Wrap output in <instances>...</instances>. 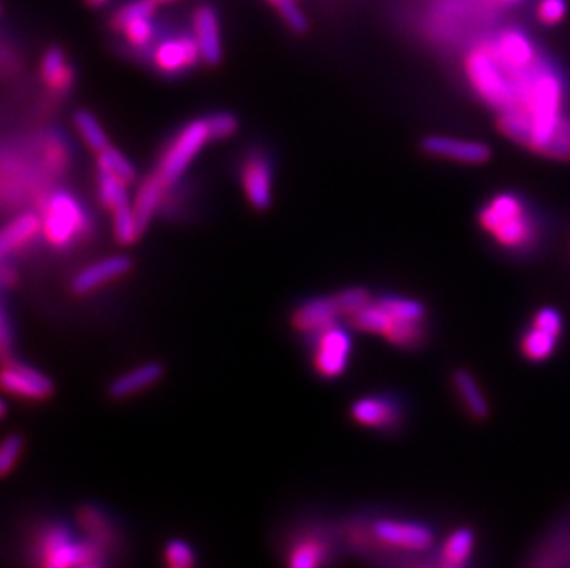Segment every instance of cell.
Here are the masks:
<instances>
[{
	"instance_id": "35",
	"label": "cell",
	"mask_w": 570,
	"mask_h": 568,
	"mask_svg": "<svg viewBox=\"0 0 570 568\" xmlns=\"http://www.w3.org/2000/svg\"><path fill=\"white\" fill-rule=\"evenodd\" d=\"M25 449V441L18 434H10L4 438L2 445H0V472L8 477L12 472L13 467L17 465L21 454Z\"/></svg>"
},
{
	"instance_id": "28",
	"label": "cell",
	"mask_w": 570,
	"mask_h": 568,
	"mask_svg": "<svg viewBox=\"0 0 570 568\" xmlns=\"http://www.w3.org/2000/svg\"><path fill=\"white\" fill-rule=\"evenodd\" d=\"M97 163H99V172H105L115 178L123 179L124 184L131 185L136 179V168L115 148L110 147L102 150Z\"/></svg>"
},
{
	"instance_id": "20",
	"label": "cell",
	"mask_w": 570,
	"mask_h": 568,
	"mask_svg": "<svg viewBox=\"0 0 570 568\" xmlns=\"http://www.w3.org/2000/svg\"><path fill=\"white\" fill-rule=\"evenodd\" d=\"M41 74L49 89L54 92H67L74 84L73 68L68 67L67 58L62 49L47 50L41 63Z\"/></svg>"
},
{
	"instance_id": "39",
	"label": "cell",
	"mask_w": 570,
	"mask_h": 568,
	"mask_svg": "<svg viewBox=\"0 0 570 568\" xmlns=\"http://www.w3.org/2000/svg\"><path fill=\"white\" fill-rule=\"evenodd\" d=\"M279 12L284 23L294 31L307 30V17L305 13L301 12L300 7L295 4L294 0H281L279 4Z\"/></svg>"
},
{
	"instance_id": "29",
	"label": "cell",
	"mask_w": 570,
	"mask_h": 568,
	"mask_svg": "<svg viewBox=\"0 0 570 568\" xmlns=\"http://www.w3.org/2000/svg\"><path fill=\"white\" fill-rule=\"evenodd\" d=\"M380 305L387 308L388 314L395 321H425L427 311L421 301L408 300V298H382L379 300Z\"/></svg>"
},
{
	"instance_id": "24",
	"label": "cell",
	"mask_w": 570,
	"mask_h": 568,
	"mask_svg": "<svg viewBox=\"0 0 570 568\" xmlns=\"http://www.w3.org/2000/svg\"><path fill=\"white\" fill-rule=\"evenodd\" d=\"M39 150H41L45 171L49 172L50 176H60L67 171L71 153H68L67 144L62 141V137L47 135Z\"/></svg>"
},
{
	"instance_id": "37",
	"label": "cell",
	"mask_w": 570,
	"mask_h": 568,
	"mask_svg": "<svg viewBox=\"0 0 570 568\" xmlns=\"http://www.w3.org/2000/svg\"><path fill=\"white\" fill-rule=\"evenodd\" d=\"M532 325L540 327V329L548 330V332H553L556 337L563 335V316H561V312H559L558 308H553V306L541 308V311L535 314Z\"/></svg>"
},
{
	"instance_id": "27",
	"label": "cell",
	"mask_w": 570,
	"mask_h": 568,
	"mask_svg": "<svg viewBox=\"0 0 570 568\" xmlns=\"http://www.w3.org/2000/svg\"><path fill=\"white\" fill-rule=\"evenodd\" d=\"M74 124H76L81 139H84V142H86L87 147L91 148V150L100 153L102 150H105V148H110L107 135H105L104 129L100 128L99 121H97L94 115H91L89 111H78V113L74 115Z\"/></svg>"
},
{
	"instance_id": "9",
	"label": "cell",
	"mask_w": 570,
	"mask_h": 568,
	"mask_svg": "<svg viewBox=\"0 0 570 568\" xmlns=\"http://www.w3.org/2000/svg\"><path fill=\"white\" fill-rule=\"evenodd\" d=\"M242 189L248 202L258 211H266L271 203V168L268 160L261 153H253L244 161L242 172Z\"/></svg>"
},
{
	"instance_id": "25",
	"label": "cell",
	"mask_w": 570,
	"mask_h": 568,
	"mask_svg": "<svg viewBox=\"0 0 570 568\" xmlns=\"http://www.w3.org/2000/svg\"><path fill=\"white\" fill-rule=\"evenodd\" d=\"M351 321L358 330L384 337L388 329L392 327L393 318L388 314L387 308L377 301V303H369L368 306H364L363 311L356 312L355 316H351Z\"/></svg>"
},
{
	"instance_id": "2",
	"label": "cell",
	"mask_w": 570,
	"mask_h": 568,
	"mask_svg": "<svg viewBox=\"0 0 570 568\" xmlns=\"http://www.w3.org/2000/svg\"><path fill=\"white\" fill-rule=\"evenodd\" d=\"M41 205L45 239L50 245H54L55 250H65L89 232V214L74 195L55 192L47 195Z\"/></svg>"
},
{
	"instance_id": "3",
	"label": "cell",
	"mask_w": 570,
	"mask_h": 568,
	"mask_svg": "<svg viewBox=\"0 0 570 568\" xmlns=\"http://www.w3.org/2000/svg\"><path fill=\"white\" fill-rule=\"evenodd\" d=\"M41 567L78 568L86 563H99L104 557V548L91 539L78 541L65 526H50L39 541Z\"/></svg>"
},
{
	"instance_id": "32",
	"label": "cell",
	"mask_w": 570,
	"mask_h": 568,
	"mask_svg": "<svg viewBox=\"0 0 570 568\" xmlns=\"http://www.w3.org/2000/svg\"><path fill=\"white\" fill-rule=\"evenodd\" d=\"M165 559L168 568H194L197 556L189 543L181 539H173L165 546Z\"/></svg>"
},
{
	"instance_id": "34",
	"label": "cell",
	"mask_w": 570,
	"mask_h": 568,
	"mask_svg": "<svg viewBox=\"0 0 570 568\" xmlns=\"http://www.w3.org/2000/svg\"><path fill=\"white\" fill-rule=\"evenodd\" d=\"M569 13L567 0H540L535 7V15L541 25L558 26L563 23Z\"/></svg>"
},
{
	"instance_id": "22",
	"label": "cell",
	"mask_w": 570,
	"mask_h": 568,
	"mask_svg": "<svg viewBox=\"0 0 570 568\" xmlns=\"http://www.w3.org/2000/svg\"><path fill=\"white\" fill-rule=\"evenodd\" d=\"M80 525L87 533V539H91L92 543L99 544L104 551L111 548L117 541L113 526L99 507H84L80 512Z\"/></svg>"
},
{
	"instance_id": "21",
	"label": "cell",
	"mask_w": 570,
	"mask_h": 568,
	"mask_svg": "<svg viewBox=\"0 0 570 568\" xmlns=\"http://www.w3.org/2000/svg\"><path fill=\"white\" fill-rule=\"evenodd\" d=\"M558 340L553 332L532 325L521 338L522 356L530 362L548 361L558 349Z\"/></svg>"
},
{
	"instance_id": "12",
	"label": "cell",
	"mask_w": 570,
	"mask_h": 568,
	"mask_svg": "<svg viewBox=\"0 0 570 568\" xmlns=\"http://www.w3.org/2000/svg\"><path fill=\"white\" fill-rule=\"evenodd\" d=\"M340 316L342 312L338 308L334 298H318V300H311L305 305H301L295 311L292 324L300 332L318 337L324 330L334 327Z\"/></svg>"
},
{
	"instance_id": "30",
	"label": "cell",
	"mask_w": 570,
	"mask_h": 568,
	"mask_svg": "<svg viewBox=\"0 0 570 568\" xmlns=\"http://www.w3.org/2000/svg\"><path fill=\"white\" fill-rule=\"evenodd\" d=\"M111 214H113V229H115V237H117L118 242L124 245L134 244L139 239V235L144 231L141 222L137 218L134 205L118 209Z\"/></svg>"
},
{
	"instance_id": "11",
	"label": "cell",
	"mask_w": 570,
	"mask_h": 568,
	"mask_svg": "<svg viewBox=\"0 0 570 568\" xmlns=\"http://www.w3.org/2000/svg\"><path fill=\"white\" fill-rule=\"evenodd\" d=\"M202 58L197 39L192 37H174L161 43L155 50L154 62L161 73L178 74L194 67Z\"/></svg>"
},
{
	"instance_id": "23",
	"label": "cell",
	"mask_w": 570,
	"mask_h": 568,
	"mask_svg": "<svg viewBox=\"0 0 570 568\" xmlns=\"http://www.w3.org/2000/svg\"><path fill=\"white\" fill-rule=\"evenodd\" d=\"M327 561V544L319 539H305L290 551L289 568H321Z\"/></svg>"
},
{
	"instance_id": "8",
	"label": "cell",
	"mask_w": 570,
	"mask_h": 568,
	"mask_svg": "<svg viewBox=\"0 0 570 568\" xmlns=\"http://www.w3.org/2000/svg\"><path fill=\"white\" fill-rule=\"evenodd\" d=\"M425 153L438 160L456 161L466 165H482L491 157V148L484 142L454 139L445 135H430L421 142Z\"/></svg>"
},
{
	"instance_id": "36",
	"label": "cell",
	"mask_w": 570,
	"mask_h": 568,
	"mask_svg": "<svg viewBox=\"0 0 570 568\" xmlns=\"http://www.w3.org/2000/svg\"><path fill=\"white\" fill-rule=\"evenodd\" d=\"M205 121H207L208 131L213 139H227L239 128L237 118L229 113H215V115L207 116Z\"/></svg>"
},
{
	"instance_id": "19",
	"label": "cell",
	"mask_w": 570,
	"mask_h": 568,
	"mask_svg": "<svg viewBox=\"0 0 570 568\" xmlns=\"http://www.w3.org/2000/svg\"><path fill=\"white\" fill-rule=\"evenodd\" d=\"M474 551V532L471 528H458L443 544L440 568H467Z\"/></svg>"
},
{
	"instance_id": "16",
	"label": "cell",
	"mask_w": 570,
	"mask_h": 568,
	"mask_svg": "<svg viewBox=\"0 0 570 568\" xmlns=\"http://www.w3.org/2000/svg\"><path fill=\"white\" fill-rule=\"evenodd\" d=\"M161 377H163V367L157 362H148L113 380L110 386V395L113 399L131 397V395L148 390L150 386H154Z\"/></svg>"
},
{
	"instance_id": "13",
	"label": "cell",
	"mask_w": 570,
	"mask_h": 568,
	"mask_svg": "<svg viewBox=\"0 0 570 568\" xmlns=\"http://www.w3.org/2000/svg\"><path fill=\"white\" fill-rule=\"evenodd\" d=\"M131 269V261L128 257H107L99 263H92L81 269L73 279V290L76 293H89L99 290L107 282L121 279Z\"/></svg>"
},
{
	"instance_id": "41",
	"label": "cell",
	"mask_w": 570,
	"mask_h": 568,
	"mask_svg": "<svg viewBox=\"0 0 570 568\" xmlns=\"http://www.w3.org/2000/svg\"><path fill=\"white\" fill-rule=\"evenodd\" d=\"M2 282H4V287H10V285L15 282V276H12V268H10V266L2 268Z\"/></svg>"
},
{
	"instance_id": "14",
	"label": "cell",
	"mask_w": 570,
	"mask_h": 568,
	"mask_svg": "<svg viewBox=\"0 0 570 568\" xmlns=\"http://www.w3.org/2000/svg\"><path fill=\"white\" fill-rule=\"evenodd\" d=\"M194 39H197L203 62L208 65H216L220 62V25H218V15L213 8H198L194 13Z\"/></svg>"
},
{
	"instance_id": "26",
	"label": "cell",
	"mask_w": 570,
	"mask_h": 568,
	"mask_svg": "<svg viewBox=\"0 0 570 568\" xmlns=\"http://www.w3.org/2000/svg\"><path fill=\"white\" fill-rule=\"evenodd\" d=\"M128 184H124L123 179L115 178L105 172H99V198L102 205L107 211L115 213L118 209L128 207Z\"/></svg>"
},
{
	"instance_id": "5",
	"label": "cell",
	"mask_w": 570,
	"mask_h": 568,
	"mask_svg": "<svg viewBox=\"0 0 570 568\" xmlns=\"http://www.w3.org/2000/svg\"><path fill=\"white\" fill-rule=\"evenodd\" d=\"M353 343L351 337L338 325L318 335L314 349V367L324 379H337L350 364Z\"/></svg>"
},
{
	"instance_id": "43",
	"label": "cell",
	"mask_w": 570,
	"mask_h": 568,
	"mask_svg": "<svg viewBox=\"0 0 570 568\" xmlns=\"http://www.w3.org/2000/svg\"><path fill=\"white\" fill-rule=\"evenodd\" d=\"M78 568H100V565L99 563H86V565H81Z\"/></svg>"
},
{
	"instance_id": "18",
	"label": "cell",
	"mask_w": 570,
	"mask_h": 568,
	"mask_svg": "<svg viewBox=\"0 0 570 568\" xmlns=\"http://www.w3.org/2000/svg\"><path fill=\"white\" fill-rule=\"evenodd\" d=\"M168 189L170 187L157 174L142 181L141 187L137 190L136 202H134V209H136L137 218L141 222L142 229H147L150 220L154 218V214L160 211L161 203L165 200Z\"/></svg>"
},
{
	"instance_id": "17",
	"label": "cell",
	"mask_w": 570,
	"mask_h": 568,
	"mask_svg": "<svg viewBox=\"0 0 570 568\" xmlns=\"http://www.w3.org/2000/svg\"><path fill=\"white\" fill-rule=\"evenodd\" d=\"M453 384L456 393L460 395L461 404L472 419H487L490 417V403L484 391L480 388L479 380L474 379L466 369H458L453 375Z\"/></svg>"
},
{
	"instance_id": "42",
	"label": "cell",
	"mask_w": 570,
	"mask_h": 568,
	"mask_svg": "<svg viewBox=\"0 0 570 568\" xmlns=\"http://www.w3.org/2000/svg\"><path fill=\"white\" fill-rule=\"evenodd\" d=\"M89 4H92V7H102V4H105L107 0H87Z\"/></svg>"
},
{
	"instance_id": "4",
	"label": "cell",
	"mask_w": 570,
	"mask_h": 568,
	"mask_svg": "<svg viewBox=\"0 0 570 568\" xmlns=\"http://www.w3.org/2000/svg\"><path fill=\"white\" fill-rule=\"evenodd\" d=\"M211 137L207 121H194L187 124L178 137L166 148L165 155L161 157L160 166L155 174L165 181L168 187L183 176L190 163L194 161L200 150L207 144Z\"/></svg>"
},
{
	"instance_id": "38",
	"label": "cell",
	"mask_w": 570,
	"mask_h": 568,
	"mask_svg": "<svg viewBox=\"0 0 570 568\" xmlns=\"http://www.w3.org/2000/svg\"><path fill=\"white\" fill-rule=\"evenodd\" d=\"M123 31L134 47H147L154 37V25L150 18H139L136 23L126 26Z\"/></svg>"
},
{
	"instance_id": "31",
	"label": "cell",
	"mask_w": 570,
	"mask_h": 568,
	"mask_svg": "<svg viewBox=\"0 0 570 568\" xmlns=\"http://www.w3.org/2000/svg\"><path fill=\"white\" fill-rule=\"evenodd\" d=\"M155 4H157L155 0H134V2H128L126 7L118 10L113 25L118 30H124L126 26L136 23L139 18H150L154 15Z\"/></svg>"
},
{
	"instance_id": "6",
	"label": "cell",
	"mask_w": 570,
	"mask_h": 568,
	"mask_svg": "<svg viewBox=\"0 0 570 568\" xmlns=\"http://www.w3.org/2000/svg\"><path fill=\"white\" fill-rule=\"evenodd\" d=\"M373 538L379 543L401 551H429L434 544V532L429 526L411 520H377L373 525Z\"/></svg>"
},
{
	"instance_id": "45",
	"label": "cell",
	"mask_w": 570,
	"mask_h": 568,
	"mask_svg": "<svg viewBox=\"0 0 570 568\" xmlns=\"http://www.w3.org/2000/svg\"><path fill=\"white\" fill-rule=\"evenodd\" d=\"M271 2H276V4H279V2H281V0H271Z\"/></svg>"
},
{
	"instance_id": "33",
	"label": "cell",
	"mask_w": 570,
	"mask_h": 568,
	"mask_svg": "<svg viewBox=\"0 0 570 568\" xmlns=\"http://www.w3.org/2000/svg\"><path fill=\"white\" fill-rule=\"evenodd\" d=\"M334 301H337L338 308L342 314L355 316L356 312L363 311L364 306L371 303V295L364 288H347V290L337 293Z\"/></svg>"
},
{
	"instance_id": "44",
	"label": "cell",
	"mask_w": 570,
	"mask_h": 568,
	"mask_svg": "<svg viewBox=\"0 0 570 568\" xmlns=\"http://www.w3.org/2000/svg\"><path fill=\"white\" fill-rule=\"evenodd\" d=\"M157 4H166V2H174V0H155Z\"/></svg>"
},
{
	"instance_id": "15",
	"label": "cell",
	"mask_w": 570,
	"mask_h": 568,
	"mask_svg": "<svg viewBox=\"0 0 570 568\" xmlns=\"http://www.w3.org/2000/svg\"><path fill=\"white\" fill-rule=\"evenodd\" d=\"M43 231V218L36 213L18 214L13 218L0 237L2 257L8 258L17 251L25 250L36 240L37 235Z\"/></svg>"
},
{
	"instance_id": "10",
	"label": "cell",
	"mask_w": 570,
	"mask_h": 568,
	"mask_svg": "<svg viewBox=\"0 0 570 568\" xmlns=\"http://www.w3.org/2000/svg\"><path fill=\"white\" fill-rule=\"evenodd\" d=\"M351 417L363 427L393 430L401 421V408L397 401L393 399L371 395V397L358 399L351 406Z\"/></svg>"
},
{
	"instance_id": "1",
	"label": "cell",
	"mask_w": 570,
	"mask_h": 568,
	"mask_svg": "<svg viewBox=\"0 0 570 568\" xmlns=\"http://www.w3.org/2000/svg\"><path fill=\"white\" fill-rule=\"evenodd\" d=\"M479 224L501 248L527 251L537 240V224L521 195L501 192L480 209Z\"/></svg>"
},
{
	"instance_id": "7",
	"label": "cell",
	"mask_w": 570,
	"mask_h": 568,
	"mask_svg": "<svg viewBox=\"0 0 570 568\" xmlns=\"http://www.w3.org/2000/svg\"><path fill=\"white\" fill-rule=\"evenodd\" d=\"M2 388L13 397L25 401H45L54 393V384L47 375L39 374L34 367L21 362H4Z\"/></svg>"
},
{
	"instance_id": "40",
	"label": "cell",
	"mask_w": 570,
	"mask_h": 568,
	"mask_svg": "<svg viewBox=\"0 0 570 568\" xmlns=\"http://www.w3.org/2000/svg\"><path fill=\"white\" fill-rule=\"evenodd\" d=\"M0 345H2V355L4 361L10 358V345H12V325L8 318V311H2V321H0Z\"/></svg>"
}]
</instances>
